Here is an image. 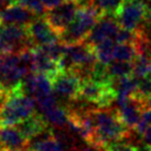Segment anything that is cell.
<instances>
[{
  "label": "cell",
  "mask_w": 151,
  "mask_h": 151,
  "mask_svg": "<svg viewBox=\"0 0 151 151\" xmlns=\"http://www.w3.org/2000/svg\"><path fill=\"white\" fill-rule=\"evenodd\" d=\"M0 126H1V124H0Z\"/></svg>",
  "instance_id": "obj_33"
},
{
  "label": "cell",
  "mask_w": 151,
  "mask_h": 151,
  "mask_svg": "<svg viewBox=\"0 0 151 151\" xmlns=\"http://www.w3.org/2000/svg\"><path fill=\"white\" fill-rule=\"evenodd\" d=\"M35 111V101L32 96L23 94L20 86L9 94L7 101L0 107V124L16 126Z\"/></svg>",
  "instance_id": "obj_3"
},
{
  "label": "cell",
  "mask_w": 151,
  "mask_h": 151,
  "mask_svg": "<svg viewBox=\"0 0 151 151\" xmlns=\"http://www.w3.org/2000/svg\"><path fill=\"white\" fill-rule=\"evenodd\" d=\"M30 40L33 46L45 45L60 40V34L47 22L45 17H38L27 25Z\"/></svg>",
  "instance_id": "obj_9"
},
{
  "label": "cell",
  "mask_w": 151,
  "mask_h": 151,
  "mask_svg": "<svg viewBox=\"0 0 151 151\" xmlns=\"http://www.w3.org/2000/svg\"><path fill=\"white\" fill-rule=\"evenodd\" d=\"M0 147L11 150L27 151L28 139L16 126H0Z\"/></svg>",
  "instance_id": "obj_11"
},
{
  "label": "cell",
  "mask_w": 151,
  "mask_h": 151,
  "mask_svg": "<svg viewBox=\"0 0 151 151\" xmlns=\"http://www.w3.org/2000/svg\"><path fill=\"white\" fill-rule=\"evenodd\" d=\"M137 54L138 51L134 43H117L114 50V60L132 62Z\"/></svg>",
  "instance_id": "obj_17"
},
{
  "label": "cell",
  "mask_w": 151,
  "mask_h": 151,
  "mask_svg": "<svg viewBox=\"0 0 151 151\" xmlns=\"http://www.w3.org/2000/svg\"><path fill=\"white\" fill-rule=\"evenodd\" d=\"M103 14L104 12L97 4L88 8H78L74 20L60 34V41L66 45L84 42Z\"/></svg>",
  "instance_id": "obj_2"
},
{
  "label": "cell",
  "mask_w": 151,
  "mask_h": 151,
  "mask_svg": "<svg viewBox=\"0 0 151 151\" xmlns=\"http://www.w3.org/2000/svg\"><path fill=\"white\" fill-rule=\"evenodd\" d=\"M33 19V13L20 4L4 7L0 11V24L28 25Z\"/></svg>",
  "instance_id": "obj_10"
},
{
  "label": "cell",
  "mask_w": 151,
  "mask_h": 151,
  "mask_svg": "<svg viewBox=\"0 0 151 151\" xmlns=\"http://www.w3.org/2000/svg\"><path fill=\"white\" fill-rule=\"evenodd\" d=\"M16 127L21 131V134L24 136L25 138L28 139V141L33 137H35L37 134H39L40 132H42L43 130L49 128L47 120L44 118V116H41L39 114L31 115L30 117H28L27 119L22 120L21 122L16 125Z\"/></svg>",
  "instance_id": "obj_13"
},
{
  "label": "cell",
  "mask_w": 151,
  "mask_h": 151,
  "mask_svg": "<svg viewBox=\"0 0 151 151\" xmlns=\"http://www.w3.org/2000/svg\"><path fill=\"white\" fill-rule=\"evenodd\" d=\"M136 1H138V2H140V4H142L143 6H146L150 0H136Z\"/></svg>",
  "instance_id": "obj_31"
},
{
  "label": "cell",
  "mask_w": 151,
  "mask_h": 151,
  "mask_svg": "<svg viewBox=\"0 0 151 151\" xmlns=\"http://www.w3.org/2000/svg\"><path fill=\"white\" fill-rule=\"evenodd\" d=\"M138 39V33L137 31H132V30H128L125 28H122L118 31L117 35H116V41L117 43H136Z\"/></svg>",
  "instance_id": "obj_23"
},
{
  "label": "cell",
  "mask_w": 151,
  "mask_h": 151,
  "mask_svg": "<svg viewBox=\"0 0 151 151\" xmlns=\"http://www.w3.org/2000/svg\"><path fill=\"white\" fill-rule=\"evenodd\" d=\"M78 151H96V148H94L93 146H89V147H85L80 149Z\"/></svg>",
  "instance_id": "obj_30"
},
{
  "label": "cell",
  "mask_w": 151,
  "mask_h": 151,
  "mask_svg": "<svg viewBox=\"0 0 151 151\" xmlns=\"http://www.w3.org/2000/svg\"><path fill=\"white\" fill-rule=\"evenodd\" d=\"M150 126H151V108L146 107V108L143 109L142 114H141V117H140V120L137 124V126H136L134 129L142 137V134L147 131V129Z\"/></svg>",
  "instance_id": "obj_22"
},
{
  "label": "cell",
  "mask_w": 151,
  "mask_h": 151,
  "mask_svg": "<svg viewBox=\"0 0 151 151\" xmlns=\"http://www.w3.org/2000/svg\"><path fill=\"white\" fill-rule=\"evenodd\" d=\"M44 118H45L47 122L52 124L53 126L59 127V128H64L67 125V120H68V114L67 110L60 105L55 106L50 110H47L43 114Z\"/></svg>",
  "instance_id": "obj_16"
},
{
  "label": "cell",
  "mask_w": 151,
  "mask_h": 151,
  "mask_svg": "<svg viewBox=\"0 0 151 151\" xmlns=\"http://www.w3.org/2000/svg\"><path fill=\"white\" fill-rule=\"evenodd\" d=\"M109 85V84H108ZM108 85H103L101 83H97L92 78H86L82 80L78 91V96L77 98L80 101H84L87 103H93L97 105V103L101 98L103 94L105 92L106 87Z\"/></svg>",
  "instance_id": "obj_12"
},
{
  "label": "cell",
  "mask_w": 151,
  "mask_h": 151,
  "mask_svg": "<svg viewBox=\"0 0 151 151\" xmlns=\"http://www.w3.org/2000/svg\"><path fill=\"white\" fill-rule=\"evenodd\" d=\"M109 85L116 92L117 97H131L138 91L139 80L134 75L111 77Z\"/></svg>",
  "instance_id": "obj_14"
},
{
  "label": "cell",
  "mask_w": 151,
  "mask_h": 151,
  "mask_svg": "<svg viewBox=\"0 0 151 151\" xmlns=\"http://www.w3.org/2000/svg\"><path fill=\"white\" fill-rule=\"evenodd\" d=\"M92 116L96 127V136L93 147L105 149L111 141L122 140L127 137L130 129L122 122L118 113L106 108L92 109Z\"/></svg>",
  "instance_id": "obj_1"
},
{
  "label": "cell",
  "mask_w": 151,
  "mask_h": 151,
  "mask_svg": "<svg viewBox=\"0 0 151 151\" xmlns=\"http://www.w3.org/2000/svg\"><path fill=\"white\" fill-rule=\"evenodd\" d=\"M20 4L28 8L37 17H43L45 14V6L43 4L42 0H22Z\"/></svg>",
  "instance_id": "obj_21"
},
{
  "label": "cell",
  "mask_w": 151,
  "mask_h": 151,
  "mask_svg": "<svg viewBox=\"0 0 151 151\" xmlns=\"http://www.w3.org/2000/svg\"><path fill=\"white\" fill-rule=\"evenodd\" d=\"M143 141L147 142L149 146H151V126L147 129V131L142 134Z\"/></svg>",
  "instance_id": "obj_28"
},
{
  "label": "cell",
  "mask_w": 151,
  "mask_h": 151,
  "mask_svg": "<svg viewBox=\"0 0 151 151\" xmlns=\"http://www.w3.org/2000/svg\"><path fill=\"white\" fill-rule=\"evenodd\" d=\"M122 4H124V0H97V4L103 12L115 14V16L120 10Z\"/></svg>",
  "instance_id": "obj_20"
},
{
  "label": "cell",
  "mask_w": 151,
  "mask_h": 151,
  "mask_svg": "<svg viewBox=\"0 0 151 151\" xmlns=\"http://www.w3.org/2000/svg\"><path fill=\"white\" fill-rule=\"evenodd\" d=\"M119 29H120V25L118 23L116 16L104 13L98 19L96 24L94 25V28L91 31V33L88 34L87 39L85 41L88 44L94 46L107 39L115 40Z\"/></svg>",
  "instance_id": "obj_8"
},
{
  "label": "cell",
  "mask_w": 151,
  "mask_h": 151,
  "mask_svg": "<svg viewBox=\"0 0 151 151\" xmlns=\"http://www.w3.org/2000/svg\"><path fill=\"white\" fill-rule=\"evenodd\" d=\"M115 40L114 39H107L101 41L96 45H94V52L96 55L97 61L103 62L105 64H109L114 61V50H115Z\"/></svg>",
  "instance_id": "obj_15"
},
{
  "label": "cell",
  "mask_w": 151,
  "mask_h": 151,
  "mask_svg": "<svg viewBox=\"0 0 151 151\" xmlns=\"http://www.w3.org/2000/svg\"><path fill=\"white\" fill-rule=\"evenodd\" d=\"M136 94L143 99L151 96V72L148 75L139 80L138 91L136 92Z\"/></svg>",
  "instance_id": "obj_24"
},
{
  "label": "cell",
  "mask_w": 151,
  "mask_h": 151,
  "mask_svg": "<svg viewBox=\"0 0 151 151\" xmlns=\"http://www.w3.org/2000/svg\"><path fill=\"white\" fill-rule=\"evenodd\" d=\"M65 1H67V0H42L43 4L45 6L46 9L54 8V7H56V6H59V4H63Z\"/></svg>",
  "instance_id": "obj_26"
},
{
  "label": "cell",
  "mask_w": 151,
  "mask_h": 151,
  "mask_svg": "<svg viewBox=\"0 0 151 151\" xmlns=\"http://www.w3.org/2000/svg\"><path fill=\"white\" fill-rule=\"evenodd\" d=\"M145 20L149 23H151V8L146 9V14H145Z\"/></svg>",
  "instance_id": "obj_29"
},
{
  "label": "cell",
  "mask_w": 151,
  "mask_h": 151,
  "mask_svg": "<svg viewBox=\"0 0 151 151\" xmlns=\"http://www.w3.org/2000/svg\"><path fill=\"white\" fill-rule=\"evenodd\" d=\"M34 47L27 25L0 24V54L20 53Z\"/></svg>",
  "instance_id": "obj_4"
},
{
  "label": "cell",
  "mask_w": 151,
  "mask_h": 151,
  "mask_svg": "<svg viewBox=\"0 0 151 151\" xmlns=\"http://www.w3.org/2000/svg\"><path fill=\"white\" fill-rule=\"evenodd\" d=\"M146 7L136 0H124L120 10L116 14L122 28L137 31L145 20Z\"/></svg>",
  "instance_id": "obj_7"
},
{
  "label": "cell",
  "mask_w": 151,
  "mask_h": 151,
  "mask_svg": "<svg viewBox=\"0 0 151 151\" xmlns=\"http://www.w3.org/2000/svg\"><path fill=\"white\" fill-rule=\"evenodd\" d=\"M51 80L53 93L56 97L68 101L77 98L82 80L75 73L70 71H61Z\"/></svg>",
  "instance_id": "obj_5"
},
{
  "label": "cell",
  "mask_w": 151,
  "mask_h": 151,
  "mask_svg": "<svg viewBox=\"0 0 151 151\" xmlns=\"http://www.w3.org/2000/svg\"><path fill=\"white\" fill-rule=\"evenodd\" d=\"M108 65V72L110 77H124L132 75V64L131 62L114 60Z\"/></svg>",
  "instance_id": "obj_19"
},
{
  "label": "cell",
  "mask_w": 151,
  "mask_h": 151,
  "mask_svg": "<svg viewBox=\"0 0 151 151\" xmlns=\"http://www.w3.org/2000/svg\"><path fill=\"white\" fill-rule=\"evenodd\" d=\"M77 9L78 6L75 0H67L54 8L49 9L44 17L52 25V28L59 34H61L67 25L74 20Z\"/></svg>",
  "instance_id": "obj_6"
},
{
  "label": "cell",
  "mask_w": 151,
  "mask_h": 151,
  "mask_svg": "<svg viewBox=\"0 0 151 151\" xmlns=\"http://www.w3.org/2000/svg\"><path fill=\"white\" fill-rule=\"evenodd\" d=\"M122 140H116V141H111L109 142L105 147V151H136V147L132 146L131 143L122 141Z\"/></svg>",
  "instance_id": "obj_25"
},
{
  "label": "cell",
  "mask_w": 151,
  "mask_h": 151,
  "mask_svg": "<svg viewBox=\"0 0 151 151\" xmlns=\"http://www.w3.org/2000/svg\"><path fill=\"white\" fill-rule=\"evenodd\" d=\"M131 64H132V75L136 76L138 80L145 77L151 72V61L140 53L137 54Z\"/></svg>",
  "instance_id": "obj_18"
},
{
  "label": "cell",
  "mask_w": 151,
  "mask_h": 151,
  "mask_svg": "<svg viewBox=\"0 0 151 151\" xmlns=\"http://www.w3.org/2000/svg\"><path fill=\"white\" fill-rule=\"evenodd\" d=\"M4 7V0H0V9Z\"/></svg>",
  "instance_id": "obj_32"
},
{
  "label": "cell",
  "mask_w": 151,
  "mask_h": 151,
  "mask_svg": "<svg viewBox=\"0 0 151 151\" xmlns=\"http://www.w3.org/2000/svg\"><path fill=\"white\" fill-rule=\"evenodd\" d=\"M134 147H136V151H151V146H149L145 141H139Z\"/></svg>",
  "instance_id": "obj_27"
}]
</instances>
